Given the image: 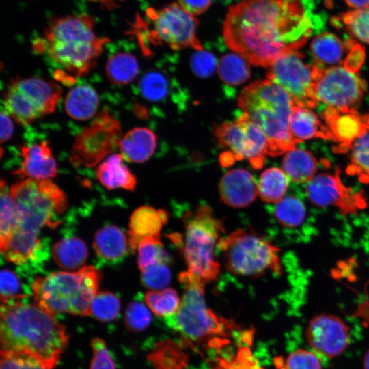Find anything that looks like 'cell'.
<instances>
[{
	"mask_svg": "<svg viewBox=\"0 0 369 369\" xmlns=\"http://www.w3.org/2000/svg\"><path fill=\"white\" fill-rule=\"evenodd\" d=\"M149 308L159 316L169 317L178 310L181 300L172 288L148 291L144 297Z\"/></svg>",
	"mask_w": 369,
	"mask_h": 369,
	"instance_id": "obj_38",
	"label": "cell"
},
{
	"mask_svg": "<svg viewBox=\"0 0 369 369\" xmlns=\"http://www.w3.org/2000/svg\"><path fill=\"white\" fill-rule=\"evenodd\" d=\"M144 286L154 290H163L171 280V271L167 263H159L141 271Z\"/></svg>",
	"mask_w": 369,
	"mask_h": 369,
	"instance_id": "obj_42",
	"label": "cell"
},
{
	"mask_svg": "<svg viewBox=\"0 0 369 369\" xmlns=\"http://www.w3.org/2000/svg\"><path fill=\"white\" fill-rule=\"evenodd\" d=\"M223 252L226 266L234 274L257 277L272 271L282 273L279 249L251 231L238 230L217 245Z\"/></svg>",
	"mask_w": 369,
	"mask_h": 369,
	"instance_id": "obj_9",
	"label": "cell"
},
{
	"mask_svg": "<svg viewBox=\"0 0 369 369\" xmlns=\"http://www.w3.org/2000/svg\"><path fill=\"white\" fill-rule=\"evenodd\" d=\"M138 88L143 98L154 102H164L170 96L173 98L175 95H180L175 94V90L180 88L174 79L156 70L146 72L139 81Z\"/></svg>",
	"mask_w": 369,
	"mask_h": 369,
	"instance_id": "obj_27",
	"label": "cell"
},
{
	"mask_svg": "<svg viewBox=\"0 0 369 369\" xmlns=\"http://www.w3.org/2000/svg\"><path fill=\"white\" fill-rule=\"evenodd\" d=\"M345 47L338 36L329 32L316 36L310 46L315 62L328 65L341 62Z\"/></svg>",
	"mask_w": 369,
	"mask_h": 369,
	"instance_id": "obj_32",
	"label": "cell"
},
{
	"mask_svg": "<svg viewBox=\"0 0 369 369\" xmlns=\"http://www.w3.org/2000/svg\"><path fill=\"white\" fill-rule=\"evenodd\" d=\"M366 90V83L344 67L323 69L315 87L318 101L339 109H357Z\"/></svg>",
	"mask_w": 369,
	"mask_h": 369,
	"instance_id": "obj_15",
	"label": "cell"
},
{
	"mask_svg": "<svg viewBox=\"0 0 369 369\" xmlns=\"http://www.w3.org/2000/svg\"><path fill=\"white\" fill-rule=\"evenodd\" d=\"M184 236L174 234L170 238L178 247L191 275L204 284L216 279L219 264L214 256L216 244L224 232L223 222L207 205H200L184 216Z\"/></svg>",
	"mask_w": 369,
	"mask_h": 369,
	"instance_id": "obj_6",
	"label": "cell"
},
{
	"mask_svg": "<svg viewBox=\"0 0 369 369\" xmlns=\"http://www.w3.org/2000/svg\"><path fill=\"white\" fill-rule=\"evenodd\" d=\"M317 26L301 0H241L223 22L225 43L256 66L269 68L303 46Z\"/></svg>",
	"mask_w": 369,
	"mask_h": 369,
	"instance_id": "obj_1",
	"label": "cell"
},
{
	"mask_svg": "<svg viewBox=\"0 0 369 369\" xmlns=\"http://www.w3.org/2000/svg\"><path fill=\"white\" fill-rule=\"evenodd\" d=\"M284 369H322V366L316 354L299 348L288 355Z\"/></svg>",
	"mask_w": 369,
	"mask_h": 369,
	"instance_id": "obj_46",
	"label": "cell"
},
{
	"mask_svg": "<svg viewBox=\"0 0 369 369\" xmlns=\"http://www.w3.org/2000/svg\"><path fill=\"white\" fill-rule=\"evenodd\" d=\"M25 299L1 301V351L31 355L53 369L68 344L65 327L54 314Z\"/></svg>",
	"mask_w": 369,
	"mask_h": 369,
	"instance_id": "obj_2",
	"label": "cell"
},
{
	"mask_svg": "<svg viewBox=\"0 0 369 369\" xmlns=\"http://www.w3.org/2000/svg\"><path fill=\"white\" fill-rule=\"evenodd\" d=\"M331 23L337 28L344 27L351 36L369 44V7L334 16Z\"/></svg>",
	"mask_w": 369,
	"mask_h": 369,
	"instance_id": "obj_35",
	"label": "cell"
},
{
	"mask_svg": "<svg viewBox=\"0 0 369 369\" xmlns=\"http://www.w3.org/2000/svg\"><path fill=\"white\" fill-rule=\"evenodd\" d=\"M221 146L229 148L236 160L246 159L252 168L260 169L268 154L269 142L261 128L242 112L236 121L224 122L215 129Z\"/></svg>",
	"mask_w": 369,
	"mask_h": 369,
	"instance_id": "obj_13",
	"label": "cell"
},
{
	"mask_svg": "<svg viewBox=\"0 0 369 369\" xmlns=\"http://www.w3.org/2000/svg\"><path fill=\"white\" fill-rule=\"evenodd\" d=\"M349 330L348 326L340 317L320 314L310 321L306 328L305 338L316 354L333 358L340 355L348 347Z\"/></svg>",
	"mask_w": 369,
	"mask_h": 369,
	"instance_id": "obj_17",
	"label": "cell"
},
{
	"mask_svg": "<svg viewBox=\"0 0 369 369\" xmlns=\"http://www.w3.org/2000/svg\"><path fill=\"white\" fill-rule=\"evenodd\" d=\"M219 191L226 204L236 208L248 206L258 194L254 176L243 169L226 172L220 180Z\"/></svg>",
	"mask_w": 369,
	"mask_h": 369,
	"instance_id": "obj_19",
	"label": "cell"
},
{
	"mask_svg": "<svg viewBox=\"0 0 369 369\" xmlns=\"http://www.w3.org/2000/svg\"><path fill=\"white\" fill-rule=\"evenodd\" d=\"M108 42L107 38L96 36L91 17L74 15L54 20L45 31V38L36 42L34 49L46 52L65 71L81 77L95 66Z\"/></svg>",
	"mask_w": 369,
	"mask_h": 369,
	"instance_id": "obj_3",
	"label": "cell"
},
{
	"mask_svg": "<svg viewBox=\"0 0 369 369\" xmlns=\"http://www.w3.org/2000/svg\"><path fill=\"white\" fill-rule=\"evenodd\" d=\"M238 104L264 133L268 154L276 156L295 148L289 121L295 103L282 87L266 79L258 80L241 91Z\"/></svg>",
	"mask_w": 369,
	"mask_h": 369,
	"instance_id": "obj_4",
	"label": "cell"
},
{
	"mask_svg": "<svg viewBox=\"0 0 369 369\" xmlns=\"http://www.w3.org/2000/svg\"><path fill=\"white\" fill-rule=\"evenodd\" d=\"M363 368L369 369V349L366 352L363 359Z\"/></svg>",
	"mask_w": 369,
	"mask_h": 369,
	"instance_id": "obj_53",
	"label": "cell"
},
{
	"mask_svg": "<svg viewBox=\"0 0 369 369\" xmlns=\"http://www.w3.org/2000/svg\"><path fill=\"white\" fill-rule=\"evenodd\" d=\"M282 167L293 182L307 183L316 176L318 161L309 151L294 148L284 157Z\"/></svg>",
	"mask_w": 369,
	"mask_h": 369,
	"instance_id": "obj_28",
	"label": "cell"
},
{
	"mask_svg": "<svg viewBox=\"0 0 369 369\" xmlns=\"http://www.w3.org/2000/svg\"><path fill=\"white\" fill-rule=\"evenodd\" d=\"M93 246L101 260L115 263L125 257L129 243L128 238L121 229L113 225H108L96 232Z\"/></svg>",
	"mask_w": 369,
	"mask_h": 369,
	"instance_id": "obj_23",
	"label": "cell"
},
{
	"mask_svg": "<svg viewBox=\"0 0 369 369\" xmlns=\"http://www.w3.org/2000/svg\"><path fill=\"white\" fill-rule=\"evenodd\" d=\"M100 279V272L92 266H83L76 272L51 273L33 282L34 301L54 314L90 315Z\"/></svg>",
	"mask_w": 369,
	"mask_h": 369,
	"instance_id": "obj_7",
	"label": "cell"
},
{
	"mask_svg": "<svg viewBox=\"0 0 369 369\" xmlns=\"http://www.w3.org/2000/svg\"><path fill=\"white\" fill-rule=\"evenodd\" d=\"M146 14L153 26L148 35L150 41L164 42L174 50L188 47L203 50L196 35L197 20L178 4L174 3L159 10L150 8Z\"/></svg>",
	"mask_w": 369,
	"mask_h": 369,
	"instance_id": "obj_14",
	"label": "cell"
},
{
	"mask_svg": "<svg viewBox=\"0 0 369 369\" xmlns=\"http://www.w3.org/2000/svg\"><path fill=\"white\" fill-rule=\"evenodd\" d=\"M92 359L90 369H115L107 346L100 338H95L91 342Z\"/></svg>",
	"mask_w": 369,
	"mask_h": 369,
	"instance_id": "obj_48",
	"label": "cell"
},
{
	"mask_svg": "<svg viewBox=\"0 0 369 369\" xmlns=\"http://www.w3.org/2000/svg\"><path fill=\"white\" fill-rule=\"evenodd\" d=\"M288 186V178L286 173L279 168L271 167L260 176L258 194L264 202L277 203L284 197Z\"/></svg>",
	"mask_w": 369,
	"mask_h": 369,
	"instance_id": "obj_34",
	"label": "cell"
},
{
	"mask_svg": "<svg viewBox=\"0 0 369 369\" xmlns=\"http://www.w3.org/2000/svg\"><path fill=\"white\" fill-rule=\"evenodd\" d=\"M338 167L334 174H319L307 182L305 193L309 200L318 206H334L344 215L353 214L366 206L362 191H355L341 180Z\"/></svg>",
	"mask_w": 369,
	"mask_h": 369,
	"instance_id": "obj_16",
	"label": "cell"
},
{
	"mask_svg": "<svg viewBox=\"0 0 369 369\" xmlns=\"http://www.w3.org/2000/svg\"><path fill=\"white\" fill-rule=\"evenodd\" d=\"M167 220V213L163 210H156L147 206L137 208L129 221V249L134 251L144 238L159 235L163 225Z\"/></svg>",
	"mask_w": 369,
	"mask_h": 369,
	"instance_id": "obj_21",
	"label": "cell"
},
{
	"mask_svg": "<svg viewBox=\"0 0 369 369\" xmlns=\"http://www.w3.org/2000/svg\"><path fill=\"white\" fill-rule=\"evenodd\" d=\"M178 5L192 16L206 12L211 5V0H178Z\"/></svg>",
	"mask_w": 369,
	"mask_h": 369,
	"instance_id": "obj_50",
	"label": "cell"
},
{
	"mask_svg": "<svg viewBox=\"0 0 369 369\" xmlns=\"http://www.w3.org/2000/svg\"><path fill=\"white\" fill-rule=\"evenodd\" d=\"M190 64L191 70L197 76L206 78L214 72L217 60L213 53L202 50L191 55Z\"/></svg>",
	"mask_w": 369,
	"mask_h": 369,
	"instance_id": "obj_47",
	"label": "cell"
},
{
	"mask_svg": "<svg viewBox=\"0 0 369 369\" xmlns=\"http://www.w3.org/2000/svg\"><path fill=\"white\" fill-rule=\"evenodd\" d=\"M178 279L184 292L176 313L165 318L167 325L190 344H223L234 325L207 307L204 284L187 271L180 273Z\"/></svg>",
	"mask_w": 369,
	"mask_h": 369,
	"instance_id": "obj_5",
	"label": "cell"
},
{
	"mask_svg": "<svg viewBox=\"0 0 369 369\" xmlns=\"http://www.w3.org/2000/svg\"><path fill=\"white\" fill-rule=\"evenodd\" d=\"M218 74L226 85L238 86L251 75L249 62L238 54L228 53L222 56L217 65Z\"/></svg>",
	"mask_w": 369,
	"mask_h": 369,
	"instance_id": "obj_33",
	"label": "cell"
},
{
	"mask_svg": "<svg viewBox=\"0 0 369 369\" xmlns=\"http://www.w3.org/2000/svg\"><path fill=\"white\" fill-rule=\"evenodd\" d=\"M349 53L344 60V68L348 70L356 73L359 70L365 59L364 48L359 44L355 42L352 39L346 41Z\"/></svg>",
	"mask_w": 369,
	"mask_h": 369,
	"instance_id": "obj_49",
	"label": "cell"
},
{
	"mask_svg": "<svg viewBox=\"0 0 369 369\" xmlns=\"http://www.w3.org/2000/svg\"><path fill=\"white\" fill-rule=\"evenodd\" d=\"M156 134L147 128L137 127L122 136L119 148L124 160L142 163L149 159L156 147Z\"/></svg>",
	"mask_w": 369,
	"mask_h": 369,
	"instance_id": "obj_22",
	"label": "cell"
},
{
	"mask_svg": "<svg viewBox=\"0 0 369 369\" xmlns=\"http://www.w3.org/2000/svg\"><path fill=\"white\" fill-rule=\"evenodd\" d=\"M14 132V124L10 115L1 111V143L8 141Z\"/></svg>",
	"mask_w": 369,
	"mask_h": 369,
	"instance_id": "obj_51",
	"label": "cell"
},
{
	"mask_svg": "<svg viewBox=\"0 0 369 369\" xmlns=\"http://www.w3.org/2000/svg\"><path fill=\"white\" fill-rule=\"evenodd\" d=\"M120 309V300L113 293L98 292L91 304V314L97 320L108 322L117 318Z\"/></svg>",
	"mask_w": 369,
	"mask_h": 369,
	"instance_id": "obj_40",
	"label": "cell"
},
{
	"mask_svg": "<svg viewBox=\"0 0 369 369\" xmlns=\"http://www.w3.org/2000/svg\"><path fill=\"white\" fill-rule=\"evenodd\" d=\"M351 149V162L346 169L347 173L356 175L364 183H369V133L358 137Z\"/></svg>",
	"mask_w": 369,
	"mask_h": 369,
	"instance_id": "obj_36",
	"label": "cell"
},
{
	"mask_svg": "<svg viewBox=\"0 0 369 369\" xmlns=\"http://www.w3.org/2000/svg\"><path fill=\"white\" fill-rule=\"evenodd\" d=\"M321 115L330 139L338 144L333 148L336 153L346 152L358 137L369 131V114L361 115L357 109L327 106Z\"/></svg>",
	"mask_w": 369,
	"mask_h": 369,
	"instance_id": "obj_18",
	"label": "cell"
},
{
	"mask_svg": "<svg viewBox=\"0 0 369 369\" xmlns=\"http://www.w3.org/2000/svg\"><path fill=\"white\" fill-rule=\"evenodd\" d=\"M124 160L121 154H113L96 168V176L107 189L121 188L128 191L135 189L136 177L124 165Z\"/></svg>",
	"mask_w": 369,
	"mask_h": 369,
	"instance_id": "obj_24",
	"label": "cell"
},
{
	"mask_svg": "<svg viewBox=\"0 0 369 369\" xmlns=\"http://www.w3.org/2000/svg\"><path fill=\"white\" fill-rule=\"evenodd\" d=\"M323 68L316 62L305 63L304 55L295 51L282 55L269 67L267 79L285 90L295 105L316 108L314 87Z\"/></svg>",
	"mask_w": 369,
	"mask_h": 369,
	"instance_id": "obj_11",
	"label": "cell"
},
{
	"mask_svg": "<svg viewBox=\"0 0 369 369\" xmlns=\"http://www.w3.org/2000/svg\"><path fill=\"white\" fill-rule=\"evenodd\" d=\"M52 256L62 269L75 270L85 264L87 258V248L79 238H64L53 245Z\"/></svg>",
	"mask_w": 369,
	"mask_h": 369,
	"instance_id": "obj_29",
	"label": "cell"
},
{
	"mask_svg": "<svg viewBox=\"0 0 369 369\" xmlns=\"http://www.w3.org/2000/svg\"><path fill=\"white\" fill-rule=\"evenodd\" d=\"M137 248V262L141 271L154 264H168L169 262V257L164 249L159 235L144 238Z\"/></svg>",
	"mask_w": 369,
	"mask_h": 369,
	"instance_id": "obj_39",
	"label": "cell"
},
{
	"mask_svg": "<svg viewBox=\"0 0 369 369\" xmlns=\"http://www.w3.org/2000/svg\"><path fill=\"white\" fill-rule=\"evenodd\" d=\"M0 369H47L36 358L20 353L1 351Z\"/></svg>",
	"mask_w": 369,
	"mask_h": 369,
	"instance_id": "obj_43",
	"label": "cell"
},
{
	"mask_svg": "<svg viewBox=\"0 0 369 369\" xmlns=\"http://www.w3.org/2000/svg\"><path fill=\"white\" fill-rule=\"evenodd\" d=\"M0 202V249L1 251L18 228L20 221V214L18 206L3 180L1 181Z\"/></svg>",
	"mask_w": 369,
	"mask_h": 369,
	"instance_id": "obj_31",
	"label": "cell"
},
{
	"mask_svg": "<svg viewBox=\"0 0 369 369\" xmlns=\"http://www.w3.org/2000/svg\"><path fill=\"white\" fill-rule=\"evenodd\" d=\"M22 164L14 173L22 179L46 180L57 174V163L46 141L20 148Z\"/></svg>",
	"mask_w": 369,
	"mask_h": 369,
	"instance_id": "obj_20",
	"label": "cell"
},
{
	"mask_svg": "<svg viewBox=\"0 0 369 369\" xmlns=\"http://www.w3.org/2000/svg\"><path fill=\"white\" fill-rule=\"evenodd\" d=\"M273 214L282 226L286 228H295L303 221L305 208L303 202L297 197L287 195L275 203Z\"/></svg>",
	"mask_w": 369,
	"mask_h": 369,
	"instance_id": "obj_37",
	"label": "cell"
},
{
	"mask_svg": "<svg viewBox=\"0 0 369 369\" xmlns=\"http://www.w3.org/2000/svg\"><path fill=\"white\" fill-rule=\"evenodd\" d=\"M60 86L38 77L12 80L4 97L5 112L20 124L51 113L61 97Z\"/></svg>",
	"mask_w": 369,
	"mask_h": 369,
	"instance_id": "obj_10",
	"label": "cell"
},
{
	"mask_svg": "<svg viewBox=\"0 0 369 369\" xmlns=\"http://www.w3.org/2000/svg\"><path fill=\"white\" fill-rule=\"evenodd\" d=\"M289 128L297 144L314 137L330 139L327 127L318 116L310 109L296 105L292 109Z\"/></svg>",
	"mask_w": 369,
	"mask_h": 369,
	"instance_id": "obj_25",
	"label": "cell"
},
{
	"mask_svg": "<svg viewBox=\"0 0 369 369\" xmlns=\"http://www.w3.org/2000/svg\"><path fill=\"white\" fill-rule=\"evenodd\" d=\"M99 98L90 86L77 85L67 94L64 100L66 113L77 120H87L94 117L98 109Z\"/></svg>",
	"mask_w": 369,
	"mask_h": 369,
	"instance_id": "obj_26",
	"label": "cell"
},
{
	"mask_svg": "<svg viewBox=\"0 0 369 369\" xmlns=\"http://www.w3.org/2000/svg\"><path fill=\"white\" fill-rule=\"evenodd\" d=\"M122 137L120 122L105 109L77 135L70 161L74 166L94 167L119 147Z\"/></svg>",
	"mask_w": 369,
	"mask_h": 369,
	"instance_id": "obj_12",
	"label": "cell"
},
{
	"mask_svg": "<svg viewBox=\"0 0 369 369\" xmlns=\"http://www.w3.org/2000/svg\"><path fill=\"white\" fill-rule=\"evenodd\" d=\"M152 316L150 310L139 301H132L126 308L124 323L127 329L137 333L144 331L150 324Z\"/></svg>",
	"mask_w": 369,
	"mask_h": 369,
	"instance_id": "obj_41",
	"label": "cell"
},
{
	"mask_svg": "<svg viewBox=\"0 0 369 369\" xmlns=\"http://www.w3.org/2000/svg\"><path fill=\"white\" fill-rule=\"evenodd\" d=\"M216 369H264L254 358L248 347L239 348L231 359H219Z\"/></svg>",
	"mask_w": 369,
	"mask_h": 369,
	"instance_id": "obj_45",
	"label": "cell"
},
{
	"mask_svg": "<svg viewBox=\"0 0 369 369\" xmlns=\"http://www.w3.org/2000/svg\"><path fill=\"white\" fill-rule=\"evenodd\" d=\"M1 301L14 299H23L28 297V294L22 290V286L16 274L9 269L1 271Z\"/></svg>",
	"mask_w": 369,
	"mask_h": 369,
	"instance_id": "obj_44",
	"label": "cell"
},
{
	"mask_svg": "<svg viewBox=\"0 0 369 369\" xmlns=\"http://www.w3.org/2000/svg\"><path fill=\"white\" fill-rule=\"evenodd\" d=\"M108 80L115 85H124L132 82L139 72L138 62L132 54L118 52L111 55L105 66Z\"/></svg>",
	"mask_w": 369,
	"mask_h": 369,
	"instance_id": "obj_30",
	"label": "cell"
},
{
	"mask_svg": "<svg viewBox=\"0 0 369 369\" xmlns=\"http://www.w3.org/2000/svg\"><path fill=\"white\" fill-rule=\"evenodd\" d=\"M345 1L353 8L364 9L369 6V0H345Z\"/></svg>",
	"mask_w": 369,
	"mask_h": 369,
	"instance_id": "obj_52",
	"label": "cell"
},
{
	"mask_svg": "<svg viewBox=\"0 0 369 369\" xmlns=\"http://www.w3.org/2000/svg\"><path fill=\"white\" fill-rule=\"evenodd\" d=\"M10 192L20 214L16 231L38 236L44 226H55L54 219L67 207L65 193L49 179L25 178L13 184Z\"/></svg>",
	"mask_w": 369,
	"mask_h": 369,
	"instance_id": "obj_8",
	"label": "cell"
},
{
	"mask_svg": "<svg viewBox=\"0 0 369 369\" xmlns=\"http://www.w3.org/2000/svg\"><path fill=\"white\" fill-rule=\"evenodd\" d=\"M368 308H369V295H368V303H367Z\"/></svg>",
	"mask_w": 369,
	"mask_h": 369,
	"instance_id": "obj_54",
	"label": "cell"
}]
</instances>
